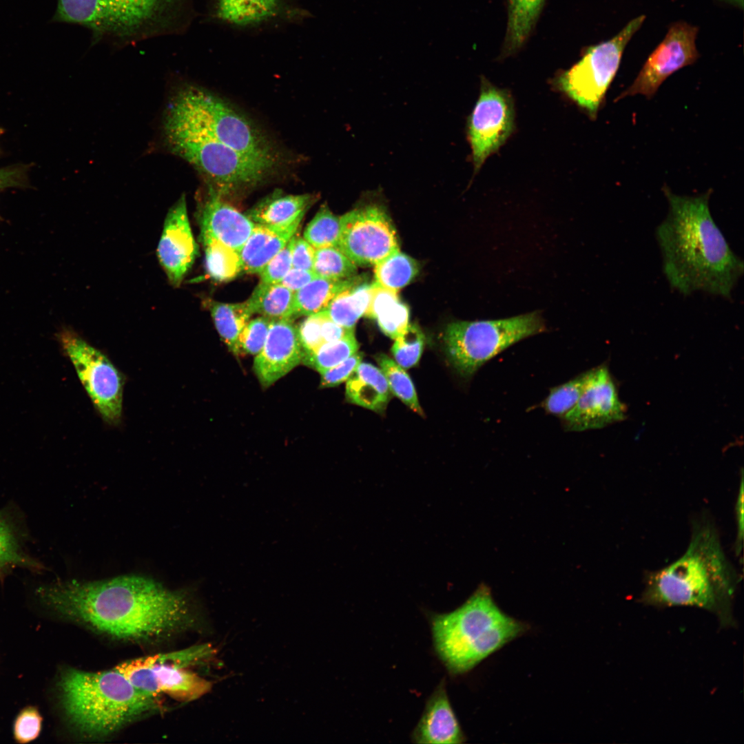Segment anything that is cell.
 I'll use <instances>...</instances> for the list:
<instances>
[{
    "label": "cell",
    "mask_w": 744,
    "mask_h": 744,
    "mask_svg": "<svg viewBox=\"0 0 744 744\" xmlns=\"http://www.w3.org/2000/svg\"><path fill=\"white\" fill-rule=\"evenodd\" d=\"M424 335L417 325L409 324L404 332L395 339L391 351L395 362L404 369L415 366L423 352Z\"/></svg>",
    "instance_id": "ab89813d"
},
{
    "label": "cell",
    "mask_w": 744,
    "mask_h": 744,
    "mask_svg": "<svg viewBox=\"0 0 744 744\" xmlns=\"http://www.w3.org/2000/svg\"><path fill=\"white\" fill-rule=\"evenodd\" d=\"M360 282L358 276L338 280L318 276L294 293L296 316L324 311L338 293Z\"/></svg>",
    "instance_id": "83f0119b"
},
{
    "label": "cell",
    "mask_w": 744,
    "mask_h": 744,
    "mask_svg": "<svg viewBox=\"0 0 744 744\" xmlns=\"http://www.w3.org/2000/svg\"><path fill=\"white\" fill-rule=\"evenodd\" d=\"M58 337L102 419L109 424H118L125 382L122 373L105 354L75 332L63 330Z\"/></svg>",
    "instance_id": "8fae6325"
},
{
    "label": "cell",
    "mask_w": 744,
    "mask_h": 744,
    "mask_svg": "<svg viewBox=\"0 0 744 744\" xmlns=\"http://www.w3.org/2000/svg\"><path fill=\"white\" fill-rule=\"evenodd\" d=\"M2 133H3V131H2V130H1V128H0V136H1V134Z\"/></svg>",
    "instance_id": "f907efd6"
},
{
    "label": "cell",
    "mask_w": 744,
    "mask_h": 744,
    "mask_svg": "<svg viewBox=\"0 0 744 744\" xmlns=\"http://www.w3.org/2000/svg\"><path fill=\"white\" fill-rule=\"evenodd\" d=\"M200 238H211L240 252L256 223L227 203L211 185L199 214Z\"/></svg>",
    "instance_id": "d6986e66"
},
{
    "label": "cell",
    "mask_w": 744,
    "mask_h": 744,
    "mask_svg": "<svg viewBox=\"0 0 744 744\" xmlns=\"http://www.w3.org/2000/svg\"><path fill=\"white\" fill-rule=\"evenodd\" d=\"M156 254L170 283L178 287L198 255L185 195L167 214Z\"/></svg>",
    "instance_id": "2e32d148"
},
{
    "label": "cell",
    "mask_w": 744,
    "mask_h": 744,
    "mask_svg": "<svg viewBox=\"0 0 744 744\" xmlns=\"http://www.w3.org/2000/svg\"><path fill=\"white\" fill-rule=\"evenodd\" d=\"M164 129L172 152L205 175L221 196L258 185L277 165L245 156L200 134Z\"/></svg>",
    "instance_id": "ba28073f"
},
{
    "label": "cell",
    "mask_w": 744,
    "mask_h": 744,
    "mask_svg": "<svg viewBox=\"0 0 744 744\" xmlns=\"http://www.w3.org/2000/svg\"><path fill=\"white\" fill-rule=\"evenodd\" d=\"M721 1H725L726 3H730V4L733 5V6H737L738 8H743V0H721Z\"/></svg>",
    "instance_id": "681fc988"
},
{
    "label": "cell",
    "mask_w": 744,
    "mask_h": 744,
    "mask_svg": "<svg viewBox=\"0 0 744 744\" xmlns=\"http://www.w3.org/2000/svg\"><path fill=\"white\" fill-rule=\"evenodd\" d=\"M418 270L417 262L398 250L375 265V282L397 292L415 277Z\"/></svg>",
    "instance_id": "836d02e7"
},
{
    "label": "cell",
    "mask_w": 744,
    "mask_h": 744,
    "mask_svg": "<svg viewBox=\"0 0 744 744\" xmlns=\"http://www.w3.org/2000/svg\"><path fill=\"white\" fill-rule=\"evenodd\" d=\"M27 533L17 510L8 506L0 510V581L17 568L40 572L44 566L25 550Z\"/></svg>",
    "instance_id": "44dd1931"
},
{
    "label": "cell",
    "mask_w": 744,
    "mask_h": 744,
    "mask_svg": "<svg viewBox=\"0 0 744 744\" xmlns=\"http://www.w3.org/2000/svg\"><path fill=\"white\" fill-rule=\"evenodd\" d=\"M43 717L36 706H27L17 715L13 723V736L18 743L37 739L41 732Z\"/></svg>",
    "instance_id": "b9f144b4"
},
{
    "label": "cell",
    "mask_w": 744,
    "mask_h": 744,
    "mask_svg": "<svg viewBox=\"0 0 744 744\" xmlns=\"http://www.w3.org/2000/svg\"><path fill=\"white\" fill-rule=\"evenodd\" d=\"M415 743L457 744L466 737L451 705L442 681L428 699L424 712L412 736Z\"/></svg>",
    "instance_id": "ffe728a7"
},
{
    "label": "cell",
    "mask_w": 744,
    "mask_h": 744,
    "mask_svg": "<svg viewBox=\"0 0 744 744\" xmlns=\"http://www.w3.org/2000/svg\"><path fill=\"white\" fill-rule=\"evenodd\" d=\"M390 393L382 371L370 363L361 362L347 380L348 401L374 411L385 409Z\"/></svg>",
    "instance_id": "603a6c76"
},
{
    "label": "cell",
    "mask_w": 744,
    "mask_h": 744,
    "mask_svg": "<svg viewBox=\"0 0 744 744\" xmlns=\"http://www.w3.org/2000/svg\"><path fill=\"white\" fill-rule=\"evenodd\" d=\"M641 601L654 606H692L726 617L741 577L727 557L716 525L703 513L692 519L685 552L645 574Z\"/></svg>",
    "instance_id": "3957f363"
},
{
    "label": "cell",
    "mask_w": 744,
    "mask_h": 744,
    "mask_svg": "<svg viewBox=\"0 0 744 744\" xmlns=\"http://www.w3.org/2000/svg\"><path fill=\"white\" fill-rule=\"evenodd\" d=\"M546 0H509L503 54L519 50L528 39L540 15Z\"/></svg>",
    "instance_id": "4316f807"
},
{
    "label": "cell",
    "mask_w": 744,
    "mask_h": 744,
    "mask_svg": "<svg viewBox=\"0 0 744 744\" xmlns=\"http://www.w3.org/2000/svg\"><path fill=\"white\" fill-rule=\"evenodd\" d=\"M480 94L467 121V135L472 150L475 172L496 152L511 134L514 109L510 96L486 79L481 81Z\"/></svg>",
    "instance_id": "4fadbf2b"
},
{
    "label": "cell",
    "mask_w": 744,
    "mask_h": 744,
    "mask_svg": "<svg viewBox=\"0 0 744 744\" xmlns=\"http://www.w3.org/2000/svg\"><path fill=\"white\" fill-rule=\"evenodd\" d=\"M313 271L321 278L338 280L355 276L357 265L337 247L315 249Z\"/></svg>",
    "instance_id": "d590c367"
},
{
    "label": "cell",
    "mask_w": 744,
    "mask_h": 744,
    "mask_svg": "<svg viewBox=\"0 0 744 744\" xmlns=\"http://www.w3.org/2000/svg\"><path fill=\"white\" fill-rule=\"evenodd\" d=\"M376 360L386 378L390 391L413 411L423 415L415 386L404 368L383 353L377 355Z\"/></svg>",
    "instance_id": "e575fe53"
},
{
    "label": "cell",
    "mask_w": 744,
    "mask_h": 744,
    "mask_svg": "<svg viewBox=\"0 0 744 744\" xmlns=\"http://www.w3.org/2000/svg\"><path fill=\"white\" fill-rule=\"evenodd\" d=\"M362 360V354L356 352L337 365L320 373V386L333 387L347 381Z\"/></svg>",
    "instance_id": "ee69618b"
},
{
    "label": "cell",
    "mask_w": 744,
    "mask_h": 744,
    "mask_svg": "<svg viewBox=\"0 0 744 744\" xmlns=\"http://www.w3.org/2000/svg\"><path fill=\"white\" fill-rule=\"evenodd\" d=\"M528 628L500 610L485 584L456 610L431 617L435 651L452 674L470 671Z\"/></svg>",
    "instance_id": "5b68a950"
},
{
    "label": "cell",
    "mask_w": 744,
    "mask_h": 744,
    "mask_svg": "<svg viewBox=\"0 0 744 744\" xmlns=\"http://www.w3.org/2000/svg\"><path fill=\"white\" fill-rule=\"evenodd\" d=\"M296 234L263 268L259 273L261 282L280 283L292 268L291 254Z\"/></svg>",
    "instance_id": "7bdbcfd3"
},
{
    "label": "cell",
    "mask_w": 744,
    "mask_h": 744,
    "mask_svg": "<svg viewBox=\"0 0 744 744\" xmlns=\"http://www.w3.org/2000/svg\"><path fill=\"white\" fill-rule=\"evenodd\" d=\"M41 602L61 616L116 639H159L193 628V600L141 575L101 581H59L39 586Z\"/></svg>",
    "instance_id": "6da1fadb"
},
{
    "label": "cell",
    "mask_w": 744,
    "mask_h": 744,
    "mask_svg": "<svg viewBox=\"0 0 744 744\" xmlns=\"http://www.w3.org/2000/svg\"><path fill=\"white\" fill-rule=\"evenodd\" d=\"M164 128L200 134L249 157L278 163L279 155L263 132L222 99L197 87H186L173 96Z\"/></svg>",
    "instance_id": "8992f818"
},
{
    "label": "cell",
    "mask_w": 744,
    "mask_h": 744,
    "mask_svg": "<svg viewBox=\"0 0 744 744\" xmlns=\"http://www.w3.org/2000/svg\"><path fill=\"white\" fill-rule=\"evenodd\" d=\"M302 360L297 327L292 320H272L265 344L254 360V371L260 384L271 386Z\"/></svg>",
    "instance_id": "e0dca14e"
},
{
    "label": "cell",
    "mask_w": 744,
    "mask_h": 744,
    "mask_svg": "<svg viewBox=\"0 0 744 744\" xmlns=\"http://www.w3.org/2000/svg\"><path fill=\"white\" fill-rule=\"evenodd\" d=\"M59 690L70 723L89 738L109 736L161 707L158 696L136 688L114 668L103 672L67 668Z\"/></svg>",
    "instance_id": "277c9868"
},
{
    "label": "cell",
    "mask_w": 744,
    "mask_h": 744,
    "mask_svg": "<svg viewBox=\"0 0 744 744\" xmlns=\"http://www.w3.org/2000/svg\"><path fill=\"white\" fill-rule=\"evenodd\" d=\"M211 653L210 645H201L169 654L127 661L114 668L142 691L156 696L165 694L187 702L209 692L211 683L183 668L203 661Z\"/></svg>",
    "instance_id": "30bf717a"
},
{
    "label": "cell",
    "mask_w": 744,
    "mask_h": 744,
    "mask_svg": "<svg viewBox=\"0 0 744 744\" xmlns=\"http://www.w3.org/2000/svg\"><path fill=\"white\" fill-rule=\"evenodd\" d=\"M287 0H216L215 15L238 27L260 25L285 15Z\"/></svg>",
    "instance_id": "cb8c5ba5"
},
{
    "label": "cell",
    "mask_w": 744,
    "mask_h": 744,
    "mask_svg": "<svg viewBox=\"0 0 744 744\" xmlns=\"http://www.w3.org/2000/svg\"><path fill=\"white\" fill-rule=\"evenodd\" d=\"M26 185L27 174L24 167L10 166L0 169V192L7 188L22 187Z\"/></svg>",
    "instance_id": "bcb514c9"
},
{
    "label": "cell",
    "mask_w": 744,
    "mask_h": 744,
    "mask_svg": "<svg viewBox=\"0 0 744 744\" xmlns=\"http://www.w3.org/2000/svg\"><path fill=\"white\" fill-rule=\"evenodd\" d=\"M340 231V217L333 214L324 204L307 225L303 238L315 249L336 247Z\"/></svg>",
    "instance_id": "74e56055"
},
{
    "label": "cell",
    "mask_w": 744,
    "mask_h": 744,
    "mask_svg": "<svg viewBox=\"0 0 744 744\" xmlns=\"http://www.w3.org/2000/svg\"><path fill=\"white\" fill-rule=\"evenodd\" d=\"M201 240L205 247L206 270L211 278L227 281L242 271L239 252L211 238H201Z\"/></svg>",
    "instance_id": "d6a6232c"
},
{
    "label": "cell",
    "mask_w": 744,
    "mask_h": 744,
    "mask_svg": "<svg viewBox=\"0 0 744 744\" xmlns=\"http://www.w3.org/2000/svg\"><path fill=\"white\" fill-rule=\"evenodd\" d=\"M365 316L377 320L385 335L395 340L402 335L409 325V311L402 303L397 292L373 283L371 301Z\"/></svg>",
    "instance_id": "484cf974"
},
{
    "label": "cell",
    "mask_w": 744,
    "mask_h": 744,
    "mask_svg": "<svg viewBox=\"0 0 744 744\" xmlns=\"http://www.w3.org/2000/svg\"><path fill=\"white\" fill-rule=\"evenodd\" d=\"M314 200V196L309 194L285 195L275 191L250 209L247 216L255 223L288 225L302 219Z\"/></svg>",
    "instance_id": "d4e9b609"
},
{
    "label": "cell",
    "mask_w": 744,
    "mask_h": 744,
    "mask_svg": "<svg viewBox=\"0 0 744 744\" xmlns=\"http://www.w3.org/2000/svg\"><path fill=\"white\" fill-rule=\"evenodd\" d=\"M315 248L304 238L296 235L291 254L292 268L313 271Z\"/></svg>",
    "instance_id": "f6af8a7d"
},
{
    "label": "cell",
    "mask_w": 744,
    "mask_h": 744,
    "mask_svg": "<svg viewBox=\"0 0 744 744\" xmlns=\"http://www.w3.org/2000/svg\"><path fill=\"white\" fill-rule=\"evenodd\" d=\"M584 389L575 406L561 417L566 431L599 429L623 421L626 408L606 364L588 370Z\"/></svg>",
    "instance_id": "9a60e30c"
},
{
    "label": "cell",
    "mask_w": 744,
    "mask_h": 744,
    "mask_svg": "<svg viewBox=\"0 0 744 744\" xmlns=\"http://www.w3.org/2000/svg\"><path fill=\"white\" fill-rule=\"evenodd\" d=\"M645 19L635 17L611 39L588 47L579 61L558 76L557 87L592 118L618 71L626 45Z\"/></svg>",
    "instance_id": "9c48e42d"
},
{
    "label": "cell",
    "mask_w": 744,
    "mask_h": 744,
    "mask_svg": "<svg viewBox=\"0 0 744 744\" xmlns=\"http://www.w3.org/2000/svg\"><path fill=\"white\" fill-rule=\"evenodd\" d=\"M340 218V231L336 247L355 264L375 265L400 250L396 231L381 206H362Z\"/></svg>",
    "instance_id": "7c38bea8"
},
{
    "label": "cell",
    "mask_w": 744,
    "mask_h": 744,
    "mask_svg": "<svg viewBox=\"0 0 744 744\" xmlns=\"http://www.w3.org/2000/svg\"><path fill=\"white\" fill-rule=\"evenodd\" d=\"M252 314L271 320H292L297 317L294 293L281 285L260 282L245 301Z\"/></svg>",
    "instance_id": "f1b7e54d"
},
{
    "label": "cell",
    "mask_w": 744,
    "mask_h": 744,
    "mask_svg": "<svg viewBox=\"0 0 744 744\" xmlns=\"http://www.w3.org/2000/svg\"><path fill=\"white\" fill-rule=\"evenodd\" d=\"M589 371L583 372L570 380L550 389L541 407L546 413L559 418L570 411L578 401L587 381Z\"/></svg>",
    "instance_id": "8d00e7d4"
},
{
    "label": "cell",
    "mask_w": 744,
    "mask_h": 744,
    "mask_svg": "<svg viewBox=\"0 0 744 744\" xmlns=\"http://www.w3.org/2000/svg\"><path fill=\"white\" fill-rule=\"evenodd\" d=\"M358 344L354 333L342 338L327 342L318 348L304 364L319 373L330 369L358 352Z\"/></svg>",
    "instance_id": "f35d334b"
},
{
    "label": "cell",
    "mask_w": 744,
    "mask_h": 744,
    "mask_svg": "<svg viewBox=\"0 0 744 744\" xmlns=\"http://www.w3.org/2000/svg\"><path fill=\"white\" fill-rule=\"evenodd\" d=\"M373 283L360 282L338 293L324 310L336 324L353 329L369 307Z\"/></svg>",
    "instance_id": "4dcf8cb0"
},
{
    "label": "cell",
    "mask_w": 744,
    "mask_h": 744,
    "mask_svg": "<svg viewBox=\"0 0 744 744\" xmlns=\"http://www.w3.org/2000/svg\"><path fill=\"white\" fill-rule=\"evenodd\" d=\"M546 329L541 315L534 311L499 320L453 322L444 342L452 366L468 379L510 346Z\"/></svg>",
    "instance_id": "52a82bcc"
},
{
    "label": "cell",
    "mask_w": 744,
    "mask_h": 744,
    "mask_svg": "<svg viewBox=\"0 0 744 744\" xmlns=\"http://www.w3.org/2000/svg\"><path fill=\"white\" fill-rule=\"evenodd\" d=\"M736 536L734 542V552L739 555L743 544V477L741 473V483L735 505Z\"/></svg>",
    "instance_id": "c3c4849f"
},
{
    "label": "cell",
    "mask_w": 744,
    "mask_h": 744,
    "mask_svg": "<svg viewBox=\"0 0 744 744\" xmlns=\"http://www.w3.org/2000/svg\"><path fill=\"white\" fill-rule=\"evenodd\" d=\"M182 0H101L104 34L136 36L158 24Z\"/></svg>",
    "instance_id": "ac0fdd59"
},
{
    "label": "cell",
    "mask_w": 744,
    "mask_h": 744,
    "mask_svg": "<svg viewBox=\"0 0 744 744\" xmlns=\"http://www.w3.org/2000/svg\"><path fill=\"white\" fill-rule=\"evenodd\" d=\"M699 29L685 21L674 23L650 54L632 84L617 99L642 94L650 99L671 74L693 64L699 57L696 45Z\"/></svg>",
    "instance_id": "5bb4252c"
},
{
    "label": "cell",
    "mask_w": 744,
    "mask_h": 744,
    "mask_svg": "<svg viewBox=\"0 0 744 744\" xmlns=\"http://www.w3.org/2000/svg\"><path fill=\"white\" fill-rule=\"evenodd\" d=\"M209 309L215 327L228 349L234 354L240 355L238 337L252 316L247 302H213Z\"/></svg>",
    "instance_id": "1f68e13d"
},
{
    "label": "cell",
    "mask_w": 744,
    "mask_h": 744,
    "mask_svg": "<svg viewBox=\"0 0 744 744\" xmlns=\"http://www.w3.org/2000/svg\"><path fill=\"white\" fill-rule=\"evenodd\" d=\"M301 220L281 226L256 223L239 252L242 271L259 274L296 234Z\"/></svg>",
    "instance_id": "7402d4cb"
},
{
    "label": "cell",
    "mask_w": 744,
    "mask_h": 744,
    "mask_svg": "<svg viewBox=\"0 0 744 744\" xmlns=\"http://www.w3.org/2000/svg\"><path fill=\"white\" fill-rule=\"evenodd\" d=\"M317 277L313 271L291 268L280 283L295 293Z\"/></svg>",
    "instance_id": "7dc6e473"
},
{
    "label": "cell",
    "mask_w": 744,
    "mask_h": 744,
    "mask_svg": "<svg viewBox=\"0 0 744 744\" xmlns=\"http://www.w3.org/2000/svg\"><path fill=\"white\" fill-rule=\"evenodd\" d=\"M298 339L304 362L322 344L339 340L353 333V329L342 327L334 322L322 311L307 317L297 327Z\"/></svg>",
    "instance_id": "f546056e"
},
{
    "label": "cell",
    "mask_w": 744,
    "mask_h": 744,
    "mask_svg": "<svg viewBox=\"0 0 744 744\" xmlns=\"http://www.w3.org/2000/svg\"><path fill=\"white\" fill-rule=\"evenodd\" d=\"M665 218L656 229L663 272L670 287L683 296L697 291L732 298L744 271L709 207L710 192L680 196L665 187Z\"/></svg>",
    "instance_id": "7a4b0ae2"
},
{
    "label": "cell",
    "mask_w": 744,
    "mask_h": 744,
    "mask_svg": "<svg viewBox=\"0 0 744 744\" xmlns=\"http://www.w3.org/2000/svg\"><path fill=\"white\" fill-rule=\"evenodd\" d=\"M271 320L260 316L248 321L238 337L240 353L256 355L261 351L266 341Z\"/></svg>",
    "instance_id": "60d3db41"
}]
</instances>
